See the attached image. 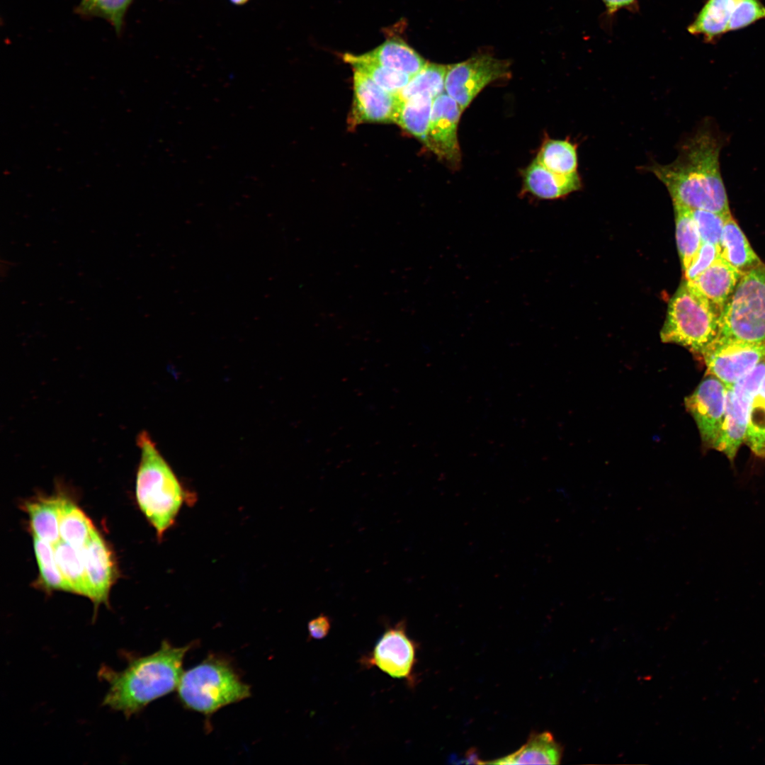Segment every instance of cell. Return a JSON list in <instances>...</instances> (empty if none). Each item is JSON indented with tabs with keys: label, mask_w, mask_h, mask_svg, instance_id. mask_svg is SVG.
Returning a JSON list of instances; mask_svg holds the SVG:
<instances>
[{
	"label": "cell",
	"mask_w": 765,
	"mask_h": 765,
	"mask_svg": "<svg viewBox=\"0 0 765 765\" xmlns=\"http://www.w3.org/2000/svg\"><path fill=\"white\" fill-rule=\"evenodd\" d=\"M722 142L708 126L702 127L681 147L669 164L645 169L667 188L674 203L691 210L731 214L720 173Z\"/></svg>",
	"instance_id": "cell-1"
},
{
	"label": "cell",
	"mask_w": 765,
	"mask_h": 765,
	"mask_svg": "<svg viewBox=\"0 0 765 765\" xmlns=\"http://www.w3.org/2000/svg\"><path fill=\"white\" fill-rule=\"evenodd\" d=\"M191 647L192 644L176 647L164 640L152 654L129 657L127 667L121 671L103 667L98 676L108 684L103 705L128 718L177 689L183 673V659Z\"/></svg>",
	"instance_id": "cell-2"
},
{
	"label": "cell",
	"mask_w": 765,
	"mask_h": 765,
	"mask_svg": "<svg viewBox=\"0 0 765 765\" xmlns=\"http://www.w3.org/2000/svg\"><path fill=\"white\" fill-rule=\"evenodd\" d=\"M137 443L141 453L136 478L137 502L161 539L174 525L183 504L193 499L192 493L183 486L146 431L138 435Z\"/></svg>",
	"instance_id": "cell-3"
},
{
	"label": "cell",
	"mask_w": 765,
	"mask_h": 765,
	"mask_svg": "<svg viewBox=\"0 0 765 765\" xmlns=\"http://www.w3.org/2000/svg\"><path fill=\"white\" fill-rule=\"evenodd\" d=\"M722 310L685 280L669 301L660 332L663 342L701 355L718 336Z\"/></svg>",
	"instance_id": "cell-4"
},
{
	"label": "cell",
	"mask_w": 765,
	"mask_h": 765,
	"mask_svg": "<svg viewBox=\"0 0 765 765\" xmlns=\"http://www.w3.org/2000/svg\"><path fill=\"white\" fill-rule=\"evenodd\" d=\"M176 690L186 708L205 715L251 695L250 686L241 679L232 664L216 656H210L183 672Z\"/></svg>",
	"instance_id": "cell-5"
},
{
	"label": "cell",
	"mask_w": 765,
	"mask_h": 765,
	"mask_svg": "<svg viewBox=\"0 0 765 765\" xmlns=\"http://www.w3.org/2000/svg\"><path fill=\"white\" fill-rule=\"evenodd\" d=\"M719 334L740 340L765 342V265L742 274L725 303Z\"/></svg>",
	"instance_id": "cell-6"
},
{
	"label": "cell",
	"mask_w": 765,
	"mask_h": 765,
	"mask_svg": "<svg viewBox=\"0 0 765 765\" xmlns=\"http://www.w3.org/2000/svg\"><path fill=\"white\" fill-rule=\"evenodd\" d=\"M765 376V361L734 384L726 385L725 419L715 449L733 461L744 442L752 401Z\"/></svg>",
	"instance_id": "cell-7"
},
{
	"label": "cell",
	"mask_w": 765,
	"mask_h": 765,
	"mask_svg": "<svg viewBox=\"0 0 765 765\" xmlns=\"http://www.w3.org/2000/svg\"><path fill=\"white\" fill-rule=\"evenodd\" d=\"M701 356L708 374L730 385L765 361V342H749L718 334Z\"/></svg>",
	"instance_id": "cell-8"
},
{
	"label": "cell",
	"mask_w": 765,
	"mask_h": 765,
	"mask_svg": "<svg viewBox=\"0 0 765 765\" xmlns=\"http://www.w3.org/2000/svg\"><path fill=\"white\" fill-rule=\"evenodd\" d=\"M510 63L488 54H480L465 61L449 64L445 78V92L463 111L490 83L506 78Z\"/></svg>",
	"instance_id": "cell-9"
},
{
	"label": "cell",
	"mask_w": 765,
	"mask_h": 765,
	"mask_svg": "<svg viewBox=\"0 0 765 765\" xmlns=\"http://www.w3.org/2000/svg\"><path fill=\"white\" fill-rule=\"evenodd\" d=\"M726 385L707 374L695 390L685 398V407L697 425L701 441L715 448L725 419Z\"/></svg>",
	"instance_id": "cell-10"
},
{
	"label": "cell",
	"mask_w": 765,
	"mask_h": 765,
	"mask_svg": "<svg viewBox=\"0 0 765 765\" xmlns=\"http://www.w3.org/2000/svg\"><path fill=\"white\" fill-rule=\"evenodd\" d=\"M415 656V643L407 635L404 623L400 621L384 631L363 663L392 678L410 681Z\"/></svg>",
	"instance_id": "cell-11"
},
{
	"label": "cell",
	"mask_w": 765,
	"mask_h": 765,
	"mask_svg": "<svg viewBox=\"0 0 765 765\" xmlns=\"http://www.w3.org/2000/svg\"><path fill=\"white\" fill-rule=\"evenodd\" d=\"M463 110L446 92L434 98L425 145L452 167L460 162L458 126Z\"/></svg>",
	"instance_id": "cell-12"
},
{
	"label": "cell",
	"mask_w": 765,
	"mask_h": 765,
	"mask_svg": "<svg viewBox=\"0 0 765 765\" xmlns=\"http://www.w3.org/2000/svg\"><path fill=\"white\" fill-rule=\"evenodd\" d=\"M353 100L351 124L395 123L401 104L398 94L380 87L363 73L353 69Z\"/></svg>",
	"instance_id": "cell-13"
},
{
	"label": "cell",
	"mask_w": 765,
	"mask_h": 765,
	"mask_svg": "<svg viewBox=\"0 0 765 765\" xmlns=\"http://www.w3.org/2000/svg\"><path fill=\"white\" fill-rule=\"evenodd\" d=\"M90 599L98 606L106 604L110 588L116 577L113 552L96 529L81 549Z\"/></svg>",
	"instance_id": "cell-14"
},
{
	"label": "cell",
	"mask_w": 765,
	"mask_h": 765,
	"mask_svg": "<svg viewBox=\"0 0 765 765\" xmlns=\"http://www.w3.org/2000/svg\"><path fill=\"white\" fill-rule=\"evenodd\" d=\"M523 191L540 199L564 197L582 186L578 171L570 174L555 173L534 159L522 172Z\"/></svg>",
	"instance_id": "cell-15"
},
{
	"label": "cell",
	"mask_w": 765,
	"mask_h": 765,
	"mask_svg": "<svg viewBox=\"0 0 765 765\" xmlns=\"http://www.w3.org/2000/svg\"><path fill=\"white\" fill-rule=\"evenodd\" d=\"M742 276L741 272L719 256L706 271L689 282L722 312Z\"/></svg>",
	"instance_id": "cell-16"
},
{
	"label": "cell",
	"mask_w": 765,
	"mask_h": 765,
	"mask_svg": "<svg viewBox=\"0 0 765 765\" xmlns=\"http://www.w3.org/2000/svg\"><path fill=\"white\" fill-rule=\"evenodd\" d=\"M62 496L39 497L25 504L33 536L52 545L59 542Z\"/></svg>",
	"instance_id": "cell-17"
},
{
	"label": "cell",
	"mask_w": 765,
	"mask_h": 765,
	"mask_svg": "<svg viewBox=\"0 0 765 765\" xmlns=\"http://www.w3.org/2000/svg\"><path fill=\"white\" fill-rule=\"evenodd\" d=\"M719 250L720 256L742 274L762 264L732 215L725 222Z\"/></svg>",
	"instance_id": "cell-18"
},
{
	"label": "cell",
	"mask_w": 765,
	"mask_h": 765,
	"mask_svg": "<svg viewBox=\"0 0 765 765\" xmlns=\"http://www.w3.org/2000/svg\"><path fill=\"white\" fill-rule=\"evenodd\" d=\"M562 747L549 732L534 734L515 752L503 758L484 764H558L562 758Z\"/></svg>",
	"instance_id": "cell-19"
},
{
	"label": "cell",
	"mask_w": 765,
	"mask_h": 765,
	"mask_svg": "<svg viewBox=\"0 0 765 765\" xmlns=\"http://www.w3.org/2000/svg\"><path fill=\"white\" fill-rule=\"evenodd\" d=\"M368 59L390 69L412 77L427 63L425 60L402 40L391 38L374 50L363 54Z\"/></svg>",
	"instance_id": "cell-20"
},
{
	"label": "cell",
	"mask_w": 765,
	"mask_h": 765,
	"mask_svg": "<svg viewBox=\"0 0 765 765\" xmlns=\"http://www.w3.org/2000/svg\"><path fill=\"white\" fill-rule=\"evenodd\" d=\"M739 0H708L688 27L692 35L714 42L727 32L733 10Z\"/></svg>",
	"instance_id": "cell-21"
},
{
	"label": "cell",
	"mask_w": 765,
	"mask_h": 765,
	"mask_svg": "<svg viewBox=\"0 0 765 765\" xmlns=\"http://www.w3.org/2000/svg\"><path fill=\"white\" fill-rule=\"evenodd\" d=\"M53 548L57 563L71 592L90 598L81 549L76 548L62 540Z\"/></svg>",
	"instance_id": "cell-22"
},
{
	"label": "cell",
	"mask_w": 765,
	"mask_h": 765,
	"mask_svg": "<svg viewBox=\"0 0 765 765\" xmlns=\"http://www.w3.org/2000/svg\"><path fill=\"white\" fill-rule=\"evenodd\" d=\"M434 98L417 95L402 101L395 123L425 144Z\"/></svg>",
	"instance_id": "cell-23"
},
{
	"label": "cell",
	"mask_w": 765,
	"mask_h": 765,
	"mask_svg": "<svg viewBox=\"0 0 765 765\" xmlns=\"http://www.w3.org/2000/svg\"><path fill=\"white\" fill-rule=\"evenodd\" d=\"M96 530L90 518L72 501L64 498L60 518V538L69 545L82 549Z\"/></svg>",
	"instance_id": "cell-24"
},
{
	"label": "cell",
	"mask_w": 765,
	"mask_h": 765,
	"mask_svg": "<svg viewBox=\"0 0 765 765\" xmlns=\"http://www.w3.org/2000/svg\"><path fill=\"white\" fill-rule=\"evenodd\" d=\"M344 60L353 69L363 73L380 87L392 94H398L412 79L411 76L384 67L363 54L356 55L346 53L344 55Z\"/></svg>",
	"instance_id": "cell-25"
},
{
	"label": "cell",
	"mask_w": 765,
	"mask_h": 765,
	"mask_svg": "<svg viewBox=\"0 0 765 765\" xmlns=\"http://www.w3.org/2000/svg\"><path fill=\"white\" fill-rule=\"evenodd\" d=\"M535 159L555 173L572 174L577 171V144L567 140L547 139L541 145Z\"/></svg>",
	"instance_id": "cell-26"
},
{
	"label": "cell",
	"mask_w": 765,
	"mask_h": 765,
	"mask_svg": "<svg viewBox=\"0 0 765 765\" xmlns=\"http://www.w3.org/2000/svg\"><path fill=\"white\" fill-rule=\"evenodd\" d=\"M676 220V237L679 254L684 271L691 265L702 240L692 216L691 210L674 205Z\"/></svg>",
	"instance_id": "cell-27"
},
{
	"label": "cell",
	"mask_w": 765,
	"mask_h": 765,
	"mask_svg": "<svg viewBox=\"0 0 765 765\" xmlns=\"http://www.w3.org/2000/svg\"><path fill=\"white\" fill-rule=\"evenodd\" d=\"M448 65L426 63L407 86L398 94L401 101L417 95H427L436 98L445 92V78Z\"/></svg>",
	"instance_id": "cell-28"
},
{
	"label": "cell",
	"mask_w": 765,
	"mask_h": 765,
	"mask_svg": "<svg viewBox=\"0 0 765 765\" xmlns=\"http://www.w3.org/2000/svg\"><path fill=\"white\" fill-rule=\"evenodd\" d=\"M33 547L40 572V583L47 590L71 592L57 563L53 545L33 536Z\"/></svg>",
	"instance_id": "cell-29"
},
{
	"label": "cell",
	"mask_w": 765,
	"mask_h": 765,
	"mask_svg": "<svg viewBox=\"0 0 765 765\" xmlns=\"http://www.w3.org/2000/svg\"><path fill=\"white\" fill-rule=\"evenodd\" d=\"M744 442L754 455L765 458V376L752 401Z\"/></svg>",
	"instance_id": "cell-30"
},
{
	"label": "cell",
	"mask_w": 765,
	"mask_h": 765,
	"mask_svg": "<svg viewBox=\"0 0 765 765\" xmlns=\"http://www.w3.org/2000/svg\"><path fill=\"white\" fill-rule=\"evenodd\" d=\"M133 0H81L75 9L85 17H100L106 20L120 34L125 13Z\"/></svg>",
	"instance_id": "cell-31"
},
{
	"label": "cell",
	"mask_w": 765,
	"mask_h": 765,
	"mask_svg": "<svg viewBox=\"0 0 765 765\" xmlns=\"http://www.w3.org/2000/svg\"><path fill=\"white\" fill-rule=\"evenodd\" d=\"M691 214L702 242L719 246L725 222L732 215H725L704 210H691Z\"/></svg>",
	"instance_id": "cell-32"
},
{
	"label": "cell",
	"mask_w": 765,
	"mask_h": 765,
	"mask_svg": "<svg viewBox=\"0 0 765 765\" xmlns=\"http://www.w3.org/2000/svg\"><path fill=\"white\" fill-rule=\"evenodd\" d=\"M765 19V6L759 0H739L732 13L727 32L744 28Z\"/></svg>",
	"instance_id": "cell-33"
},
{
	"label": "cell",
	"mask_w": 765,
	"mask_h": 765,
	"mask_svg": "<svg viewBox=\"0 0 765 765\" xmlns=\"http://www.w3.org/2000/svg\"><path fill=\"white\" fill-rule=\"evenodd\" d=\"M720 256L719 246L703 242L689 267L684 271L685 280L691 281L706 271Z\"/></svg>",
	"instance_id": "cell-34"
},
{
	"label": "cell",
	"mask_w": 765,
	"mask_h": 765,
	"mask_svg": "<svg viewBox=\"0 0 765 765\" xmlns=\"http://www.w3.org/2000/svg\"><path fill=\"white\" fill-rule=\"evenodd\" d=\"M331 622L328 616L321 614L308 623L309 635L312 639L321 640L325 638L330 630Z\"/></svg>",
	"instance_id": "cell-35"
},
{
	"label": "cell",
	"mask_w": 765,
	"mask_h": 765,
	"mask_svg": "<svg viewBox=\"0 0 765 765\" xmlns=\"http://www.w3.org/2000/svg\"><path fill=\"white\" fill-rule=\"evenodd\" d=\"M604 4L608 13L613 14L618 10L629 6L636 0H601Z\"/></svg>",
	"instance_id": "cell-36"
},
{
	"label": "cell",
	"mask_w": 765,
	"mask_h": 765,
	"mask_svg": "<svg viewBox=\"0 0 765 765\" xmlns=\"http://www.w3.org/2000/svg\"><path fill=\"white\" fill-rule=\"evenodd\" d=\"M234 5H243L248 2L249 0H230Z\"/></svg>",
	"instance_id": "cell-37"
}]
</instances>
